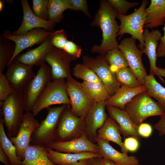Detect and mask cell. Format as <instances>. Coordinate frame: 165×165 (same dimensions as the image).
I'll use <instances>...</instances> for the list:
<instances>
[{
	"instance_id": "cell-1",
	"label": "cell",
	"mask_w": 165,
	"mask_h": 165,
	"mask_svg": "<svg viewBox=\"0 0 165 165\" xmlns=\"http://www.w3.org/2000/svg\"><path fill=\"white\" fill-rule=\"evenodd\" d=\"M118 14L117 11L111 6L108 0L100 1L99 6L90 25L101 28L102 39L100 44L92 46L91 51L92 53L104 56L108 51L118 48L116 37L119 25L116 20Z\"/></svg>"
},
{
	"instance_id": "cell-2",
	"label": "cell",
	"mask_w": 165,
	"mask_h": 165,
	"mask_svg": "<svg viewBox=\"0 0 165 165\" xmlns=\"http://www.w3.org/2000/svg\"><path fill=\"white\" fill-rule=\"evenodd\" d=\"M124 110L129 115L132 120L138 126L148 117L163 115L165 112L158 103L147 91L134 97L125 106Z\"/></svg>"
},
{
	"instance_id": "cell-3",
	"label": "cell",
	"mask_w": 165,
	"mask_h": 165,
	"mask_svg": "<svg viewBox=\"0 0 165 165\" xmlns=\"http://www.w3.org/2000/svg\"><path fill=\"white\" fill-rule=\"evenodd\" d=\"M0 106L8 136H16L24 114L23 92H14L0 104Z\"/></svg>"
},
{
	"instance_id": "cell-4",
	"label": "cell",
	"mask_w": 165,
	"mask_h": 165,
	"mask_svg": "<svg viewBox=\"0 0 165 165\" xmlns=\"http://www.w3.org/2000/svg\"><path fill=\"white\" fill-rule=\"evenodd\" d=\"M67 105L57 107H50L45 119L42 120L33 133L31 144L46 148L55 141V137L60 116Z\"/></svg>"
},
{
	"instance_id": "cell-5",
	"label": "cell",
	"mask_w": 165,
	"mask_h": 165,
	"mask_svg": "<svg viewBox=\"0 0 165 165\" xmlns=\"http://www.w3.org/2000/svg\"><path fill=\"white\" fill-rule=\"evenodd\" d=\"M148 3V0H143L140 7L133 13L126 15L118 13L117 17L120 24L117 36H119L120 38L124 34H130L138 40L140 44L138 46L142 50L145 46L143 33L146 18L145 9Z\"/></svg>"
},
{
	"instance_id": "cell-6",
	"label": "cell",
	"mask_w": 165,
	"mask_h": 165,
	"mask_svg": "<svg viewBox=\"0 0 165 165\" xmlns=\"http://www.w3.org/2000/svg\"><path fill=\"white\" fill-rule=\"evenodd\" d=\"M65 83V79H61L53 80L47 84L32 108L31 112L34 116L53 105H70Z\"/></svg>"
},
{
	"instance_id": "cell-7",
	"label": "cell",
	"mask_w": 165,
	"mask_h": 165,
	"mask_svg": "<svg viewBox=\"0 0 165 165\" xmlns=\"http://www.w3.org/2000/svg\"><path fill=\"white\" fill-rule=\"evenodd\" d=\"M53 80L51 68L45 62L40 66L35 76L24 88V111H31L34 105L47 84Z\"/></svg>"
},
{
	"instance_id": "cell-8",
	"label": "cell",
	"mask_w": 165,
	"mask_h": 165,
	"mask_svg": "<svg viewBox=\"0 0 165 165\" xmlns=\"http://www.w3.org/2000/svg\"><path fill=\"white\" fill-rule=\"evenodd\" d=\"M66 89L70 100L71 110L75 116L84 119L96 102L87 95L81 83L75 80L72 75L66 79Z\"/></svg>"
},
{
	"instance_id": "cell-9",
	"label": "cell",
	"mask_w": 165,
	"mask_h": 165,
	"mask_svg": "<svg viewBox=\"0 0 165 165\" xmlns=\"http://www.w3.org/2000/svg\"><path fill=\"white\" fill-rule=\"evenodd\" d=\"M83 64L92 70L103 84L110 95H113L120 88L115 73L110 69L104 56L99 55L95 58L83 56Z\"/></svg>"
},
{
	"instance_id": "cell-10",
	"label": "cell",
	"mask_w": 165,
	"mask_h": 165,
	"mask_svg": "<svg viewBox=\"0 0 165 165\" xmlns=\"http://www.w3.org/2000/svg\"><path fill=\"white\" fill-rule=\"evenodd\" d=\"M85 130L84 119L78 117L71 111L67 105L62 113L58 123L55 141H65L74 138L79 133L82 134Z\"/></svg>"
},
{
	"instance_id": "cell-11",
	"label": "cell",
	"mask_w": 165,
	"mask_h": 165,
	"mask_svg": "<svg viewBox=\"0 0 165 165\" xmlns=\"http://www.w3.org/2000/svg\"><path fill=\"white\" fill-rule=\"evenodd\" d=\"M136 39L131 37L123 39L119 44L118 48L124 55L128 67L136 75L140 83L145 85V78L147 75L143 64L142 50L137 46Z\"/></svg>"
},
{
	"instance_id": "cell-12",
	"label": "cell",
	"mask_w": 165,
	"mask_h": 165,
	"mask_svg": "<svg viewBox=\"0 0 165 165\" xmlns=\"http://www.w3.org/2000/svg\"><path fill=\"white\" fill-rule=\"evenodd\" d=\"M35 117L31 112H26L17 135L14 137H8L15 146L17 156L21 161L26 149L31 144L33 133L40 125Z\"/></svg>"
},
{
	"instance_id": "cell-13",
	"label": "cell",
	"mask_w": 165,
	"mask_h": 165,
	"mask_svg": "<svg viewBox=\"0 0 165 165\" xmlns=\"http://www.w3.org/2000/svg\"><path fill=\"white\" fill-rule=\"evenodd\" d=\"M7 66L5 75L14 92H23L26 85L36 75L33 66L21 63L16 58Z\"/></svg>"
},
{
	"instance_id": "cell-14",
	"label": "cell",
	"mask_w": 165,
	"mask_h": 165,
	"mask_svg": "<svg viewBox=\"0 0 165 165\" xmlns=\"http://www.w3.org/2000/svg\"><path fill=\"white\" fill-rule=\"evenodd\" d=\"M53 32L42 28H37L33 29L24 34L15 35H12L9 31H5L2 36L13 41L15 44L14 53L8 64L25 49L35 44H41Z\"/></svg>"
},
{
	"instance_id": "cell-15",
	"label": "cell",
	"mask_w": 165,
	"mask_h": 165,
	"mask_svg": "<svg viewBox=\"0 0 165 165\" xmlns=\"http://www.w3.org/2000/svg\"><path fill=\"white\" fill-rule=\"evenodd\" d=\"M76 59L64 50L53 46L47 55L45 61L51 68L54 80L66 79L71 75L70 64Z\"/></svg>"
},
{
	"instance_id": "cell-16",
	"label": "cell",
	"mask_w": 165,
	"mask_h": 165,
	"mask_svg": "<svg viewBox=\"0 0 165 165\" xmlns=\"http://www.w3.org/2000/svg\"><path fill=\"white\" fill-rule=\"evenodd\" d=\"M49 148L65 153L90 152L99 153V148L97 144H94L90 140L85 133L79 137L68 141H54L50 145Z\"/></svg>"
},
{
	"instance_id": "cell-17",
	"label": "cell",
	"mask_w": 165,
	"mask_h": 165,
	"mask_svg": "<svg viewBox=\"0 0 165 165\" xmlns=\"http://www.w3.org/2000/svg\"><path fill=\"white\" fill-rule=\"evenodd\" d=\"M20 1L23 11L22 22L17 30L11 33L12 35H22L37 28L53 31L56 24L49 20L42 19L35 15L31 8L28 0H21Z\"/></svg>"
},
{
	"instance_id": "cell-18",
	"label": "cell",
	"mask_w": 165,
	"mask_h": 165,
	"mask_svg": "<svg viewBox=\"0 0 165 165\" xmlns=\"http://www.w3.org/2000/svg\"><path fill=\"white\" fill-rule=\"evenodd\" d=\"M106 107L104 102H96L84 119L86 134L94 140L98 130L103 126L108 117L105 112Z\"/></svg>"
},
{
	"instance_id": "cell-19",
	"label": "cell",
	"mask_w": 165,
	"mask_h": 165,
	"mask_svg": "<svg viewBox=\"0 0 165 165\" xmlns=\"http://www.w3.org/2000/svg\"><path fill=\"white\" fill-rule=\"evenodd\" d=\"M106 107L109 116L119 125L121 134L124 136H131L141 141L138 132V126L133 123L125 111L109 106H107Z\"/></svg>"
},
{
	"instance_id": "cell-20",
	"label": "cell",
	"mask_w": 165,
	"mask_h": 165,
	"mask_svg": "<svg viewBox=\"0 0 165 165\" xmlns=\"http://www.w3.org/2000/svg\"><path fill=\"white\" fill-rule=\"evenodd\" d=\"M95 140L99 148V154L102 157L109 160L118 165H138L139 161L134 156H128L127 154L121 152L114 148L109 141L98 138Z\"/></svg>"
},
{
	"instance_id": "cell-21",
	"label": "cell",
	"mask_w": 165,
	"mask_h": 165,
	"mask_svg": "<svg viewBox=\"0 0 165 165\" xmlns=\"http://www.w3.org/2000/svg\"><path fill=\"white\" fill-rule=\"evenodd\" d=\"M162 36L158 30H152L151 31L147 28L144 30L143 37L145 46L142 51L143 53L147 56L149 61L150 74L157 76V68L156 66L157 50L158 42Z\"/></svg>"
},
{
	"instance_id": "cell-22",
	"label": "cell",
	"mask_w": 165,
	"mask_h": 165,
	"mask_svg": "<svg viewBox=\"0 0 165 165\" xmlns=\"http://www.w3.org/2000/svg\"><path fill=\"white\" fill-rule=\"evenodd\" d=\"M50 35L38 46L19 55L16 58L29 65L41 66L46 62V57L53 47Z\"/></svg>"
},
{
	"instance_id": "cell-23",
	"label": "cell",
	"mask_w": 165,
	"mask_h": 165,
	"mask_svg": "<svg viewBox=\"0 0 165 165\" xmlns=\"http://www.w3.org/2000/svg\"><path fill=\"white\" fill-rule=\"evenodd\" d=\"M47 151L49 158L57 165H76L82 160L102 157L99 153L90 152L79 153H65L57 151L50 148H47Z\"/></svg>"
},
{
	"instance_id": "cell-24",
	"label": "cell",
	"mask_w": 165,
	"mask_h": 165,
	"mask_svg": "<svg viewBox=\"0 0 165 165\" xmlns=\"http://www.w3.org/2000/svg\"><path fill=\"white\" fill-rule=\"evenodd\" d=\"M145 85L135 88L121 86L117 91L107 100L105 101L106 106H109L118 108L124 110L127 104L138 94L147 91Z\"/></svg>"
},
{
	"instance_id": "cell-25",
	"label": "cell",
	"mask_w": 165,
	"mask_h": 165,
	"mask_svg": "<svg viewBox=\"0 0 165 165\" xmlns=\"http://www.w3.org/2000/svg\"><path fill=\"white\" fill-rule=\"evenodd\" d=\"M145 12L146 18L144 28L151 29L164 25L165 0H151Z\"/></svg>"
},
{
	"instance_id": "cell-26",
	"label": "cell",
	"mask_w": 165,
	"mask_h": 165,
	"mask_svg": "<svg viewBox=\"0 0 165 165\" xmlns=\"http://www.w3.org/2000/svg\"><path fill=\"white\" fill-rule=\"evenodd\" d=\"M120 134L119 125L113 119L109 116L103 126L98 130L96 138L113 142L119 146L122 152L127 154L128 152L124 147Z\"/></svg>"
},
{
	"instance_id": "cell-27",
	"label": "cell",
	"mask_w": 165,
	"mask_h": 165,
	"mask_svg": "<svg viewBox=\"0 0 165 165\" xmlns=\"http://www.w3.org/2000/svg\"><path fill=\"white\" fill-rule=\"evenodd\" d=\"M21 165H57L48 156L47 148L30 144L26 149Z\"/></svg>"
},
{
	"instance_id": "cell-28",
	"label": "cell",
	"mask_w": 165,
	"mask_h": 165,
	"mask_svg": "<svg viewBox=\"0 0 165 165\" xmlns=\"http://www.w3.org/2000/svg\"><path fill=\"white\" fill-rule=\"evenodd\" d=\"M144 81L147 92L150 96L156 100L165 112V88L156 80L152 74L147 75Z\"/></svg>"
},
{
	"instance_id": "cell-29",
	"label": "cell",
	"mask_w": 165,
	"mask_h": 165,
	"mask_svg": "<svg viewBox=\"0 0 165 165\" xmlns=\"http://www.w3.org/2000/svg\"><path fill=\"white\" fill-rule=\"evenodd\" d=\"M0 147L8 156L13 165H21V161L17 156L15 146L6 134L4 120L0 113Z\"/></svg>"
},
{
	"instance_id": "cell-30",
	"label": "cell",
	"mask_w": 165,
	"mask_h": 165,
	"mask_svg": "<svg viewBox=\"0 0 165 165\" xmlns=\"http://www.w3.org/2000/svg\"><path fill=\"white\" fill-rule=\"evenodd\" d=\"M84 90L89 96L96 102H105L111 97L102 82H81Z\"/></svg>"
},
{
	"instance_id": "cell-31",
	"label": "cell",
	"mask_w": 165,
	"mask_h": 165,
	"mask_svg": "<svg viewBox=\"0 0 165 165\" xmlns=\"http://www.w3.org/2000/svg\"><path fill=\"white\" fill-rule=\"evenodd\" d=\"M15 50V43L0 35V73L3 72L12 58Z\"/></svg>"
},
{
	"instance_id": "cell-32",
	"label": "cell",
	"mask_w": 165,
	"mask_h": 165,
	"mask_svg": "<svg viewBox=\"0 0 165 165\" xmlns=\"http://www.w3.org/2000/svg\"><path fill=\"white\" fill-rule=\"evenodd\" d=\"M68 9H70L69 0H49L48 20L55 24L60 22Z\"/></svg>"
},
{
	"instance_id": "cell-33",
	"label": "cell",
	"mask_w": 165,
	"mask_h": 165,
	"mask_svg": "<svg viewBox=\"0 0 165 165\" xmlns=\"http://www.w3.org/2000/svg\"><path fill=\"white\" fill-rule=\"evenodd\" d=\"M104 57L111 70L115 73L121 69L128 67L124 55L118 48L108 51Z\"/></svg>"
},
{
	"instance_id": "cell-34",
	"label": "cell",
	"mask_w": 165,
	"mask_h": 165,
	"mask_svg": "<svg viewBox=\"0 0 165 165\" xmlns=\"http://www.w3.org/2000/svg\"><path fill=\"white\" fill-rule=\"evenodd\" d=\"M115 74L121 86L135 88L142 86L135 74L128 67L119 70Z\"/></svg>"
},
{
	"instance_id": "cell-35",
	"label": "cell",
	"mask_w": 165,
	"mask_h": 165,
	"mask_svg": "<svg viewBox=\"0 0 165 165\" xmlns=\"http://www.w3.org/2000/svg\"><path fill=\"white\" fill-rule=\"evenodd\" d=\"M72 74L76 78L83 81L91 82H101L95 73L91 69L83 64H76L72 70Z\"/></svg>"
},
{
	"instance_id": "cell-36",
	"label": "cell",
	"mask_w": 165,
	"mask_h": 165,
	"mask_svg": "<svg viewBox=\"0 0 165 165\" xmlns=\"http://www.w3.org/2000/svg\"><path fill=\"white\" fill-rule=\"evenodd\" d=\"M32 10L41 19L48 20L49 0H32Z\"/></svg>"
},
{
	"instance_id": "cell-37",
	"label": "cell",
	"mask_w": 165,
	"mask_h": 165,
	"mask_svg": "<svg viewBox=\"0 0 165 165\" xmlns=\"http://www.w3.org/2000/svg\"><path fill=\"white\" fill-rule=\"evenodd\" d=\"M108 2L118 13L127 15L128 10L132 8L138 6L140 3L137 2H130L125 0H108Z\"/></svg>"
},
{
	"instance_id": "cell-38",
	"label": "cell",
	"mask_w": 165,
	"mask_h": 165,
	"mask_svg": "<svg viewBox=\"0 0 165 165\" xmlns=\"http://www.w3.org/2000/svg\"><path fill=\"white\" fill-rule=\"evenodd\" d=\"M50 36L53 46L63 50L68 40L67 33L61 29L53 31Z\"/></svg>"
},
{
	"instance_id": "cell-39",
	"label": "cell",
	"mask_w": 165,
	"mask_h": 165,
	"mask_svg": "<svg viewBox=\"0 0 165 165\" xmlns=\"http://www.w3.org/2000/svg\"><path fill=\"white\" fill-rule=\"evenodd\" d=\"M14 92L5 75L0 73V104Z\"/></svg>"
},
{
	"instance_id": "cell-40",
	"label": "cell",
	"mask_w": 165,
	"mask_h": 165,
	"mask_svg": "<svg viewBox=\"0 0 165 165\" xmlns=\"http://www.w3.org/2000/svg\"><path fill=\"white\" fill-rule=\"evenodd\" d=\"M70 9L80 10L89 18L91 14L88 9L87 2L86 0H69Z\"/></svg>"
},
{
	"instance_id": "cell-41",
	"label": "cell",
	"mask_w": 165,
	"mask_h": 165,
	"mask_svg": "<svg viewBox=\"0 0 165 165\" xmlns=\"http://www.w3.org/2000/svg\"><path fill=\"white\" fill-rule=\"evenodd\" d=\"M62 50L77 59L80 57L81 55V47L73 42L68 40L67 42Z\"/></svg>"
},
{
	"instance_id": "cell-42",
	"label": "cell",
	"mask_w": 165,
	"mask_h": 165,
	"mask_svg": "<svg viewBox=\"0 0 165 165\" xmlns=\"http://www.w3.org/2000/svg\"><path fill=\"white\" fill-rule=\"evenodd\" d=\"M139 140L135 138L130 136L126 138L123 142V145L126 150L134 152L138 148L139 145Z\"/></svg>"
},
{
	"instance_id": "cell-43",
	"label": "cell",
	"mask_w": 165,
	"mask_h": 165,
	"mask_svg": "<svg viewBox=\"0 0 165 165\" xmlns=\"http://www.w3.org/2000/svg\"><path fill=\"white\" fill-rule=\"evenodd\" d=\"M152 132V127L148 123H142L138 126V132L141 137L148 138L151 135Z\"/></svg>"
},
{
	"instance_id": "cell-44",
	"label": "cell",
	"mask_w": 165,
	"mask_h": 165,
	"mask_svg": "<svg viewBox=\"0 0 165 165\" xmlns=\"http://www.w3.org/2000/svg\"><path fill=\"white\" fill-rule=\"evenodd\" d=\"M163 29L164 35L160 40V43L157 48V55L158 57H165V24Z\"/></svg>"
},
{
	"instance_id": "cell-45",
	"label": "cell",
	"mask_w": 165,
	"mask_h": 165,
	"mask_svg": "<svg viewBox=\"0 0 165 165\" xmlns=\"http://www.w3.org/2000/svg\"><path fill=\"white\" fill-rule=\"evenodd\" d=\"M154 127L158 131L160 136L165 135V114L161 116L160 120L154 125Z\"/></svg>"
},
{
	"instance_id": "cell-46",
	"label": "cell",
	"mask_w": 165,
	"mask_h": 165,
	"mask_svg": "<svg viewBox=\"0 0 165 165\" xmlns=\"http://www.w3.org/2000/svg\"><path fill=\"white\" fill-rule=\"evenodd\" d=\"M0 161L5 165H13L8 156L0 147Z\"/></svg>"
},
{
	"instance_id": "cell-47",
	"label": "cell",
	"mask_w": 165,
	"mask_h": 165,
	"mask_svg": "<svg viewBox=\"0 0 165 165\" xmlns=\"http://www.w3.org/2000/svg\"><path fill=\"white\" fill-rule=\"evenodd\" d=\"M102 157L93 158L88 160L87 165H101Z\"/></svg>"
},
{
	"instance_id": "cell-48",
	"label": "cell",
	"mask_w": 165,
	"mask_h": 165,
	"mask_svg": "<svg viewBox=\"0 0 165 165\" xmlns=\"http://www.w3.org/2000/svg\"><path fill=\"white\" fill-rule=\"evenodd\" d=\"M157 73L158 76L163 83H165V81L162 78L163 77H165V68L159 67H157Z\"/></svg>"
},
{
	"instance_id": "cell-49",
	"label": "cell",
	"mask_w": 165,
	"mask_h": 165,
	"mask_svg": "<svg viewBox=\"0 0 165 165\" xmlns=\"http://www.w3.org/2000/svg\"><path fill=\"white\" fill-rule=\"evenodd\" d=\"M101 165H118L114 162L108 159L102 158Z\"/></svg>"
},
{
	"instance_id": "cell-50",
	"label": "cell",
	"mask_w": 165,
	"mask_h": 165,
	"mask_svg": "<svg viewBox=\"0 0 165 165\" xmlns=\"http://www.w3.org/2000/svg\"><path fill=\"white\" fill-rule=\"evenodd\" d=\"M88 160H80L76 165H87Z\"/></svg>"
},
{
	"instance_id": "cell-51",
	"label": "cell",
	"mask_w": 165,
	"mask_h": 165,
	"mask_svg": "<svg viewBox=\"0 0 165 165\" xmlns=\"http://www.w3.org/2000/svg\"><path fill=\"white\" fill-rule=\"evenodd\" d=\"M4 1L0 0V11L1 12L3 9L4 5L5 3Z\"/></svg>"
},
{
	"instance_id": "cell-52",
	"label": "cell",
	"mask_w": 165,
	"mask_h": 165,
	"mask_svg": "<svg viewBox=\"0 0 165 165\" xmlns=\"http://www.w3.org/2000/svg\"><path fill=\"white\" fill-rule=\"evenodd\" d=\"M14 1V0H6V1H4V2H6L7 3L9 4L13 3Z\"/></svg>"
},
{
	"instance_id": "cell-53",
	"label": "cell",
	"mask_w": 165,
	"mask_h": 165,
	"mask_svg": "<svg viewBox=\"0 0 165 165\" xmlns=\"http://www.w3.org/2000/svg\"><path fill=\"white\" fill-rule=\"evenodd\" d=\"M140 165V164H139V165Z\"/></svg>"
}]
</instances>
